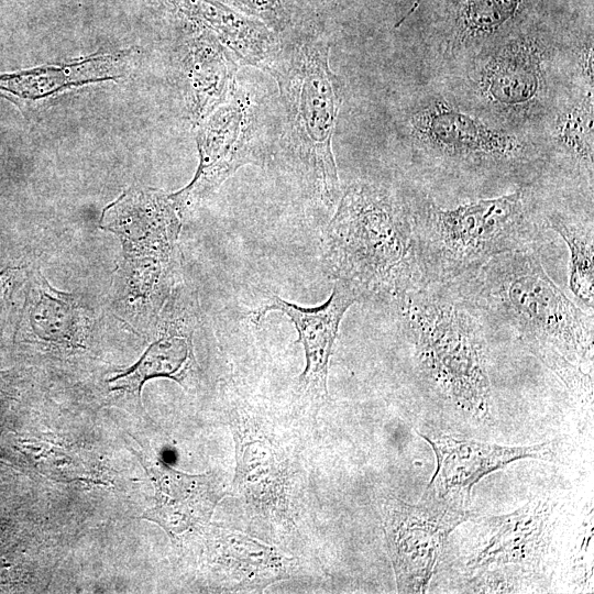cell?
<instances>
[{"label":"cell","mask_w":594,"mask_h":594,"mask_svg":"<svg viewBox=\"0 0 594 594\" xmlns=\"http://www.w3.org/2000/svg\"><path fill=\"white\" fill-rule=\"evenodd\" d=\"M235 473L233 488L253 507L286 509V475L279 453L252 425L233 420Z\"/></svg>","instance_id":"ffe728a7"},{"label":"cell","mask_w":594,"mask_h":594,"mask_svg":"<svg viewBox=\"0 0 594 594\" xmlns=\"http://www.w3.org/2000/svg\"><path fill=\"white\" fill-rule=\"evenodd\" d=\"M231 53L209 34L197 38L188 61L193 112L204 119L227 102L237 87V65Z\"/></svg>","instance_id":"cb8c5ba5"},{"label":"cell","mask_w":594,"mask_h":594,"mask_svg":"<svg viewBox=\"0 0 594 594\" xmlns=\"http://www.w3.org/2000/svg\"><path fill=\"white\" fill-rule=\"evenodd\" d=\"M189 22L208 31L243 65L267 72L280 43L258 19L245 15L218 0H172Z\"/></svg>","instance_id":"d6986e66"},{"label":"cell","mask_w":594,"mask_h":594,"mask_svg":"<svg viewBox=\"0 0 594 594\" xmlns=\"http://www.w3.org/2000/svg\"><path fill=\"white\" fill-rule=\"evenodd\" d=\"M403 134L422 163L475 178H530L547 164L534 134L498 127L451 94L426 92L405 110Z\"/></svg>","instance_id":"8992f818"},{"label":"cell","mask_w":594,"mask_h":594,"mask_svg":"<svg viewBox=\"0 0 594 594\" xmlns=\"http://www.w3.org/2000/svg\"><path fill=\"white\" fill-rule=\"evenodd\" d=\"M420 373L449 404L490 417L492 389L483 321L455 285H425L393 302Z\"/></svg>","instance_id":"3957f363"},{"label":"cell","mask_w":594,"mask_h":594,"mask_svg":"<svg viewBox=\"0 0 594 594\" xmlns=\"http://www.w3.org/2000/svg\"><path fill=\"white\" fill-rule=\"evenodd\" d=\"M28 272V264H10L0 268V342L13 340Z\"/></svg>","instance_id":"d4e9b609"},{"label":"cell","mask_w":594,"mask_h":594,"mask_svg":"<svg viewBox=\"0 0 594 594\" xmlns=\"http://www.w3.org/2000/svg\"><path fill=\"white\" fill-rule=\"evenodd\" d=\"M243 11L264 22L271 30L279 31L289 21L283 0H233Z\"/></svg>","instance_id":"484cf974"},{"label":"cell","mask_w":594,"mask_h":594,"mask_svg":"<svg viewBox=\"0 0 594 594\" xmlns=\"http://www.w3.org/2000/svg\"><path fill=\"white\" fill-rule=\"evenodd\" d=\"M483 323L508 329L581 402L593 399V314L579 308L544 271L537 249L503 253L454 284Z\"/></svg>","instance_id":"6da1fadb"},{"label":"cell","mask_w":594,"mask_h":594,"mask_svg":"<svg viewBox=\"0 0 594 594\" xmlns=\"http://www.w3.org/2000/svg\"><path fill=\"white\" fill-rule=\"evenodd\" d=\"M541 222L565 242L569 260V286L576 300L590 314L594 309V226L593 204L581 209L570 202L539 206Z\"/></svg>","instance_id":"603a6c76"},{"label":"cell","mask_w":594,"mask_h":594,"mask_svg":"<svg viewBox=\"0 0 594 594\" xmlns=\"http://www.w3.org/2000/svg\"><path fill=\"white\" fill-rule=\"evenodd\" d=\"M432 448L437 466L424 497L450 502L464 507L472 488L484 476L509 463L525 459H540L550 452L549 443L503 446L450 436L438 438L420 432Z\"/></svg>","instance_id":"9a60e30c"},{"label":"cell","mask_w":594,"mask_h":594,"mask_svg":"<svg viewBox=\"0 0 594 594\" xmlns=\"http://www.w3.org/2000/svg\"><path fill=\"white\" fill-rule=\"evenodd\" d=\"M547 164L558 163L593 190L594 90L565 87L535 133Z\"/></svg>","instance_id":"e0dca14e"},{"label":"cell","mask_w":594,"mask_h":594,"mask_svg":"<svg viewBox=\"0 0 594 594\" xmlns=\"http://www.w3.org/2000/svg\"><path fill=\"white\" fill-rule=\"evenodd\" d=\"M416 197L355 182L341 195L324 238L326 270L360 295L391 302L425 286L416 240Z\"/></svg>","instance_id":"7a4b0ae2"},{"label":"cell","mask_w":594,"mask_h":594,"mask_svg":"<svg viewBox=\"0 0 594 594\" xmlns=\"http://www.w3.org/2000/svg\"><path fill=\"white\" fill-rule=\"evenodd\" d=\"M329 51L322 37L302 35L280 44L267 69L279 88L297 161L327 207L340 198L332 138L343 101V82L330 68Z\"/></svg>","instance_id":"52a82bcc"},{"label":"cell","mask_w":594,"mask_h":594,"mask_svg":"<svg viewBox=\"0 0 594 594\" xmlns=\"http://www.w3.org/2000/svg\"><path fill=\"white\" fill-rule=\"evenodd\" d=\"M180 216L172 194L132 186L103 208L99 227L114 234L122 257H174L180 255Z\"/></svg>","instance_id":"4fadbf2b"},{"label":"cell","mask_w":594,"mask_h":594,"mask_svg":"<svg viewBox=\"0 0 594 594\" xmlns=\"http://www.w3.org/2000/svg\"><path fill=\"white\" fill-rule=\"evenodd\" d=\"M553 506L548 499L535 498L510 514L477 518L468 532L462 557L465 568L475 572L535 571L549 551Z\"/></svg>","instance_id":"7c38bea8"},{"label":"cell","mask_w":594,"mask_h":594,"mask_svg":"<svg viewBox=\"0 0 594 594\" xmlns=\"http://www.w3.org/2000/svg\"><path fill=\"white\" fill-rule=\"evenodd\" d=\"M102 326L101 315L80 294L53 287L37 265H29L13 342L72 356L86 353Z\"/></svg>","instance_id":"8fae6325"},{"label":"cell","mask_w":594,"mask_h":594,"mask_svg":"<svg viewBox=\"0 0 594 594\" xmlns=\"http://www.w3.org/2000/svg\"><path fill=\"white\" fill-rule=\"evenodd\" d=\"M226 587L232 592H260L290 578L296 560L279 549L240 531L223 530L219 538Z\"/></svg>","instance_id":"7402d4cb"},{"label":"cell","mask_w":594,"mask_h":594,"mask_svg":"<svg viewBox=\"0 0 594 594\" xmlns=\"http://www.w3.org/2000/svg\"><path fill=\"white\" fill-rule=\"evenodd\" d=\"M524 0H461L439 51L454 67L514 32Z\"/></svg>","instance_id":"44dd1931"},{"label":"cell","mask_w":594,"mask_h":594,"mask_svg":"<svg viewBox=\"0 0 594 594\" xmlns=\"http://www.w3.org/2000/svg\"><path fill=\"white\" fill-rule=\"evenodd\" d=\"M124 57L121 52L96 54L68 64L0 73V97L29 116L47 99L69 88L122 76Z\"/></svg>","instance_id":"ac0fdd59"},{"label":"cell","mask_w":594,"mask_h":594,"mask_svg":"<svg viewBox=\"0 0 594 594\" xmlns=\"http://www.w3.org/2000/svg\"><path fill=\"white\" fill-rule=\"evenodd\" d=\"M257 138L253 103L239 88L227 102L199 121L197 170L187 186L172 194L183 218L212 196L240 167L263 163L264 151Z\"/></svg>","instance_id":"9c48e42d"},{"label":"cell","mask_w":594,"mask_h":594,"mask_svg":"<svg viewBox=\"0 0 594 594\" xmlns=\"http://www.w3.org/2000/svg\"><path fill=\"white\" fill-rule=\"evenodd\" d=\"M425 0H416L414 4L410 7V9L407 11L406 14H404L399 21L395 24V28L400 26L405 20H407L417 9L418 7L424 2Z\"/></svg>","instance_id":"4316f807"},{"label":"cell","mask_w":594,"mask_h":594,"mask_svg":"<svg viewBox=\"0 0 594 594\" xmlns=\"http://www.w3.org/2000/svg\"><path fill=\"white\" fill-rule=\"evenodd\" d=\"M561 47L534 29L514 31L454 67L450 94L498 127L535 135L566 87Z\"/></svg>","instance_id":"5b68a950"},{"label":"cell","mask_w":594,"mask_h":594,"mask_svg":"<svg viewBox=\"0 0 594 594\" xmlns=\"http://www.w3.org/2000/svg\"><path fill=\"white\" fill-rule=\"evenodd\" d=\"M360 295L348 283L336 280L329 298L317 307H302L276 295L255 311L257 321L270 311H279L295 326L305 352V369L298 378V391L306 398L322 402L328 398V371L339 326L346 310Z\"/></svg>","instance_id":"5bb4252c"},{"label":"cell","mask_w":594,"mask_h":594,"mask_svg":"<svg viewBox=\"0 0 594 594\" xmlns=\"http://www.w3.org/2000/svg\"><path fill=\"white\" fill-rule=\"evenodd\" d=\"M153 482L154 504L143 517L172 538L204 528L226 496L224 484L215 472L188 474L158 458L146 463Z\"/></svg>","instance_id":"2e32d148"},{"label":"cell","mask_w":594,"mask_h":594,"mask_svg":"<svg viewBox=\"0 0 594 594\" xmlns=\"http://www.w3.org/2000/svg\"><path fill=\"white\" fill-rule=\"evenodd\" d=\"M202 326L198 295L183 277L161 310L145 352L135 364L106 381L108 391L140 400L142 387L151 378H170L182 386L196 382L195 339Z\"/></svg>","instance_id":"30bf717a"},{"label":"cell","mask_w":594,"mask_h":594,"mask_svg":"<svg viewBox=\"0 0 594 594\" xmlns=\"http://www.w3.org/2000/svg\"><path fill=\"white\" fill-rule=\"evenodd\" d=\"M409 504L395 496L381 502L383 531L399 593H425L449 536L472 513L460 505L422 497Z\"/></svg>","instance_id":"ba28073f"},{"label":"cell","mask_w":594,"mask_h":594,"mask_svg":"<svg viewBox=\"0 0 594 594\" xmlns=\"http://www.w3.org/2000/svg\"><path fill=\"white\" fill-rule=\"evenodd\" d=\"M542 222L532 191L443 209L416 197L415 228L425 285H452L503 253L537 249Z\"/></svg>","instance_id":"277c9868"}]
</instances>
